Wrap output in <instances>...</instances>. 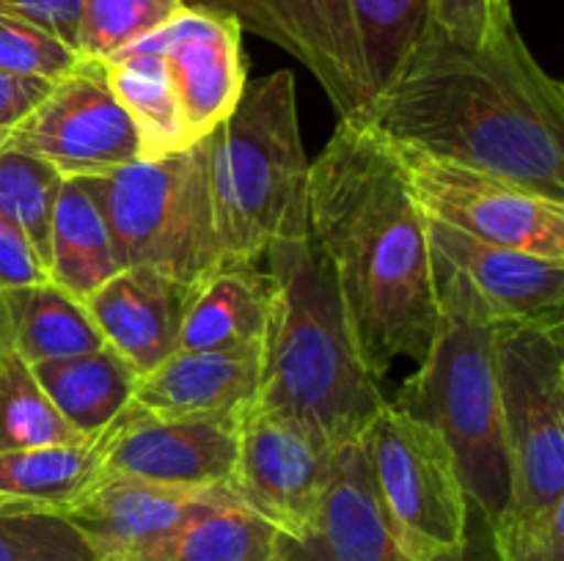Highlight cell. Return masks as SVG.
<instances>
[{
  "instance_id": "ba28073f",
  "label": "cell",
  "mask_w": 564,
  "mask_h": 561,
  "mask_svg": "<svg viewBox=\"0 0 564 561\" xmlns=\"http://www.w3.org/2000/svg\"><path fill=\"white\" fill-rule=\"evenodd\" d=\"M361 446L402 553L411 561H463L471 501L446 440L386 402Z\"/></svg>"
},
{
  "instance_id": "cb8c5ba5",
  "label": "cell",
  "mask_w": 564,
  "mask_h": 561,
  "mask_svg": "<svg viewBox=\"0 0 564 561\" xmlns=\"http://www.w3.org/2000/svg\"><path fill=\"white\" fill-rule=\"evenodd\" d=\"M275 534L229 490L209 487L158 561H273Z\"/></svg>"
},
{
  "instance_id": "ffe728a7",
  "label": "cell",
  "mask_w": 564,
  "mask_h": 561,
  "mask_svg": "<svg viewBox=\"0 0 564 561\" xmlns=\"http://www.w3.org/2000/svg\"><path fill=\"white\" fill-rule=\"evenodd\" d=\"M273 278L257 264H218L187 286L180 350L218 352L259 346L270 317Z\"/></svg>"
},
{
  "instance_id": "83f0119b",
  "label": "cell",
  "mask_w": 564,
  "mask_h": 561,
  "mask_svg": "<svg viewBox=\"0 0 564 561\" xmlns=\"http://www.w3.org/2000/svg\"><path fill=\"white\" fill-rule=\"evenodd\" d=\"M64 174L44 160L3 143L0 146V218L28 240L47 270L50 223Z\"/></svg>"
},
{
  "instance_id": "52a82bcc",
  "label": "cell",
  "mask_w": 564,
  "mask_h": 561,
  "mask_svg": "<svg viewBox=\"0 0 564 561\" xmlns=\"http://www.w3.org/2000/svg\"><path fill=\"white\" fill-rule=\"evenodd\" d=\"M75 179L97 198L121 267H154L185 286L218 267L209 138L185 152Z\"/></svg>"
},
{
  "instance_id": "7a4b0ae2",
  "label": "cell",
  "mask_w": 564,
  "mask_h": 561,
  "mask_svg": "<svg viewBox=\"0 0 564 561\" xmlns=\"http://www.w3.org/2000/svg\"><path fill=\"white\" fill-rule=\"evenodd\" d=\"M358 119L400 154L485 170L564 204V88L516 22L482 47L433 31Z\"/></svg>"
},
{
  "instance_id": "e575fe53",
  "label": "cell",
  "mask_w": 564,
  "mask_h": 561,
  "mask_svg": "<svg viewBox=\"0 0 564 561\" xmlns=\"http://www.w3.org/2000/svg\"><path fill=\"white\" fill-rule=\"evenodd\" d=\"M0 9L25 16L33 25L44 28L69 47L77 44V22H80V0H0ZM77 50V47H75Z\"/></svg>"
},
{
  "instance_id": "d4e9b609",
  "label": "cell",
  "mask_w": 564,
  "mask_h": 561,
  "mask_svg": "<svg viewBox=\"0 0 564 561\" xmlns=\"http://www.w3.org/2000/svg\"><path fill=\"white\" fill-rule=\"evenodd\" d=\"M102 64L110 91L135 127L141 157H165L193 146L158 53L130 44Z\"/></svg>"
},
{
  "instance_id": "ac0fdd59",
  "label": "cell",
  "mask_w": 564,
  "mask_h": 561,
  "mask_svg": "<svg viewBox=\"0 0 564 561\" xmlns=\"http://www.w3.org/2000/svg\"><path fill=\"white\" fill-rule=\"evenodd\" d=\"M187 286L154 267H121L83 300L105 346L119 352L138 377L180 350Z\"/></svg>"
},
{
  "instance_id": "f546056e",
  "label": "cell",
  "mask_w": 564,
  "mask_h": 561,
  "mask_svg": "<svg viewBox=\"0 0 564 561\" xmlns=\"http://www.w3.org/2000/svg\"><path fill=\"white\" fill-rule=\"evenodd\" d=\"M0 561H94V556L61 515L0 498Z\"/></svg>"
},
{
  "instance_id": "4316f807",
  "label": "cell",
  "mask_w": 564,
  "mask_h": 561,
  "mask_svg": "<svg viewBox=\"0 0 564 561\" xmlns=\"http://www.w3.org/2000/svg\"><path fill=\"white\" fill-rule=\"evenodd\" d=\"M86 443L58 416L53 402L33 377L31 363L0 350V454L36 446Z\"/></svg>"
},
{
  "instance_id": "9a60e30c",
  "label": "cell",
  "mask_w": 564,
  "mask_h": 561,
  "mask_svg": "<svg viewBox=\"0 0 564 561\" xmlns=\"http://www.w3.org/2000/svg\"><path fill=\"white\" fill-rule=\"evenodd\" d=\"M273 561H411L391 531L361 440L336 446L312 522L301 537L275 534Z\"/></svg>"
},
{
  "instance_id": "6da1fadb",
  "label": "cell",
  "mask_w": 564,
  "mask_h": 561,
  "mask_svg": "<svg viewBox=\"0 0 564 561\" xmlns=\"http://www.w3.org/2000/svg\"><path fill=\"white\" fill-rule=\"evenodd\" d=\"M306 229L328 262L352 344L380 380L422 363L438 324L427 223L400 152L345 116L308 163Z\"/></svg>"
},
{
  "instance_id": "2e32d148",
  "label": "cell",
  "mask_w": 564,
  "mask_h": 561,
  "mask_svg": "<svg viewBox=\"0 0 564 561\" xmlns=\"http://www.w3.org/2000/svg\"><path fill=\"white\" fill-rule=\"evenodd\" d=\"M204 490L102 473L61 517L94 561H158Z\"/></svg>"
},
{
  "instance_id": "30bf717a",
  "label": "cell",
  "mask_w": 564,
  "mask_h": 561,
  "mask_svg": "<svg viewBox=\"0 0 564 561\" xmlns=\"http://www.w3.org/2000/svg\"><path fill=\"white\" fill-rule=\"evenodd\" d=\"M424 218L490 245L564 262V204L485 170L400 154Z\"/></svg>"
},
{
  "instance_id": "7c38bea8",
  "label": "cell",
  "mask_w": 564,
  "mask_h": 561,
  "mask_svg": "<svg viewBox=\"0 0 564 561\" xmlns=\"http://www.w3.org/2000/svg\"><path fill=\"white\" fill-rule=\"evenodd\" d=\"M334 449L284 413L246 407L235 468L224 487L279 534L301 537L328 482Z\"/></svg>"
},
{
  "instance_id": "7402d4cb",
  "label": "cell",
  "mask_w": 564,
  "mask_h": 561,
  "mask_svg": "<svg viewBox=\"0 0 564 561\" xmlns=\"http://www.w3.org/2000/svg\"><path fill=\"white\" fill-rule=\"evenodd\" d=\"M105 346L86 306L53 280L0 289V350L25 363L80 355Z\"/></svg>"
},
{
  "instance_id": "f1b7e54d",
  "label": "cell",
  "mask_w": 564,
  "mask_h": 561,
  "mask_svg": "<svg viewBox=\"0 0 564 561\" xmlns=\"http://www.w3.org/2000/svg\"><path fill=\"white\" fill-rule=\"evenodd\" d=\"M182 9L185 0H80L77 55L86 61H108L174 20Z\"/></svg>"
},
{
  "instance_id": "5bb4252c",
  "label": "cell",
  "mask_w": 564,
  "mask_h": 561,
  "mask_svg": "<svg viewBox=\"0 0 564 561\" xmlns=\"http://www.w3.org/2000/svg\"><path fill=\"white\" fill-rule=\"evenodd\" d=\"M240 36V22L231 16L185 6L163 28L132 42L163 61L191 143L207 138L242 97L248 77Z\"/></svg>"
},
{
  "instance_id": "d6a6232c",
  "label": "cell",
  "mask_w": 564,
  "mask_h": 561,
  "mask_svg": "<svg viewBox=\"0 0 564 561\" xmlns=\"http://www.w3.org/2000/svg\"><path fill=\"white\" fill-rule=\"evenodd\" d=\"M433 31L466 47H482L512 20L510 0H430Z\"/></svg>"
},
{
  "instance_id": "836d02e7",
  "label": "cell",
  "mask_w": 564,
  "mask_h": 561,
  "mask_svg": "<svg viewBox=\"0 0 564 561\" xmlns=\"http://www.w3.org/2000/svg\"><path fill=\"white\" fill-rule=\"evenodd\" d=\"M53 82L0 69V135H9L42 105Z\"/></svg>"
},
{
  "instance_id": "5b68a950",
  "label": "cell",
  "mask_w": 564,
  "mask_h": 561,
  "mask_svg": "<svg viewBox=\"0 0 564 561\" xmlns=\"http://www.w3.org/2000/svg\"><path fill=\"white\" fill-rule=\"evenodd\" d=\"M207 138L218 264H257L279 237L306 226L308 157L295 75L281 69L246 82Z\"/></svg>"
},
{
  "instance_id": "4fadbf2b",
  "label": "cell",
  "mask_w": 564,
  "mask_h": 561,
  "mask_svg": "<svg viewBox=\"0 0 564 561\" xmlns=\"http://www.w3.org/2000/svg\"><path fill=\"white\" fill-rule=\"evenodd\" d=\"M240 413L220 416H154L127 410L97 440L102 473L143 479L169 487H224L235 468Z\"/></svg>"
},
{
  "instance_id": "603a6c76",
  "label": "cell",
  "mask_w": 564,
  "mask_h": 561,
  "mask_svg": "<svg viewBox=\"0 0 564 561\" xmlns=\"http://www.w3.org/2000/svg\"><path fill=\"white\" fill-rule=\"evenodd\" d=\"M121 270L108 220L83 179H64L50 223L47 278L77 300Z\"/></svg>"
},
{
  "instance_id": "484cf974",
  "label": "cell",
  "mask_w": 564,
  "mask_h": 561,
  "mask_svg": "<svg viewBox=\"0 0 564 561\" xmlns=\"http://www.w3.org/2000/svg\"><path fill=\"white\" fill-rule=\"evenodd\" d=\"M99 476L97 443L36 446L0 454V498L55 515L80 498Z\"/></svg>"
},
{
  "instance_id": "1f68e13d",
  "label": "cell",
  "mask_w": 564,
  "mask_h": 561,
  "mask_svg": "<svg viewBox=\"0 0 564 561\" xmlns=\"http://www.w3.org/2000/svg\"><path fill=\"white\" fill-rule=\"evenodd\" d=\"M490 531L496 561H564V498L529 515L505 512Z\"/></svg>"
},
{
  "instance_id": "e0dca14e",
  "label": "cell",
  "mask_w": 564,
  "mask_h": 561,
  "mask_svg": "<svg viewBox=\"0 0 564 561\" xmlns=\"http://www.w3.org/2000/svg\"><path fill=\"white\" fill-rule=\"evenodd\" d=\"M435 256L457 270L485 311L505 324L564 322V262L518 248L490 245L452 226L424 218Z\"/></svg>"
},
{
  "instance_id": "277c9868",
  "label": "cell",
  "mask_w": 564,
  "mask_h": 561,
  "mask_svg": "<svg viewBox=\"0 0 564 561\" xmlns=\"http://www.w3.org/2000/svg\"><path fill=\"white\" fill-rule=\"evenodd\" d=\"M433 256L438 324L419 372L389 399L422 418L452 449L468 501L488 526L510 506V462L501 435L494 339L501 328L468 280L444 258Z\"/></svg>"
},
{
  "instance_id": "44dd1931",
  "label": "cell",
  "mask_w": 564,
  "mask_h": 561,
  "mask_svg": "<svg viewBox=\"0 0 564 561\" xmlns=\"http://www.w3.org/2000/svg\"><path fill=\"white\" fill-rule=\"evenodd\" d=\"M31 369L58 416L86 443H97L127 410L138 383L135 369L110 346L39 361Z\"/></svg>"
},
{
  "instance_id": "8fae6325",
  "label": "cell",
  "mask_w": 564,
  "mask_h": 561,
  "mask_svg": "<svg viewBox=\"0 0 564 561\" xmlns=\"http://www.w3.org/2000/svg\"><path fill=\"white\" fill-rule=\"evenodd\" d=\"M6 143L50 163L64 179L108 174L141 157L138 132L110 91L105 64L86 58L53 82Z\"/></svg>"
},
{
  "instance_id": "9c48e42d",
  "label": "cell",
  "mask_w": 564,
  "mask_h": 561,
  "mask_svg": "<svg viewBox=\"0 0 564 561\" xmlns=\"http://www.w3.org/2000/svg\"><path fill=\"white\" fill-rule=\"evenodd\" d=\"M510 506L529 515L564 498V322L505 324L494 339Z\"/></svg>"
},
{
  "instance_id": "8992f818",
  "label": "cell",
  "mask_w": 564,
  "mask_h": 561,
  "mask_svg": "<svg viewBox=\"0 0 564 561\" xmlns=\"http://www.w3.org/2000/svg\"><path fill=\"white\" fill-rule=\"evenodd\" d=\"M301 61L339 116H358L433 33L430 0H185Z\"/></svg>"
},
{
  "instance_id": "d590c367",
  "label": "cell",
  "mask_w": 564,
  "mask_h": 561,
  "mask_svg": "<svg viewBox=\"0 0 564 561\" xmlns=\"http://www.w3.org/2000/svg\"><path fill=\"white\" fill-rule=\"evenodd\" d=\"M47 280V270L39 262L25 237L6 218H0V289Z\"/></svg>"
},
{
  "instance_id": "3957f363",
  "label": "cell",
  "mask_w": 564,
  "mask_h": 561,
  "mask_svg": "<svg viewBox=\"0 0 564 561\" xmlns=\"http://www.w3.org/2000/svg\"><path fill=\"white\" fill-rule=\"evenodd\" d=\"M264 258L273 297L251 407L284 413L334 446L361 440L389 399L352 344L328 262L306 226Z\"/></svg>"
},
{
  "instance_id": "d6986e66",
  "label": "cell",
  "mask_w": 564,
  "mask_h": 561,
  "mask_svg": "<svg viewBox=\"0 0 564 561\" xmlns=\"http://www.w3.org/2000/svg\"><path fill=\"white\" fill-rule=\"evenodd\" d=\"M262 344L242 350H176L152 372L141 374L132 407L154 416H220L253 405L259 388Z\"/></svg>"
},
{
  "instance_id": "4dcf8cb0",
  "label": "cell",
  "mask_w": 564,
  "mask_h": 561,
  "mask_svg": "<svg viewBox=\"0 0 564 561\" xmlns=\"http://www.w3.org/2000/svg\"><path fill=\"white\" fill-rule=\"evenodd\" d=\"M80 61L75 47L61 42L25 16L0 9V69L55 82Z\"/></svg>"
}]
</instances>
